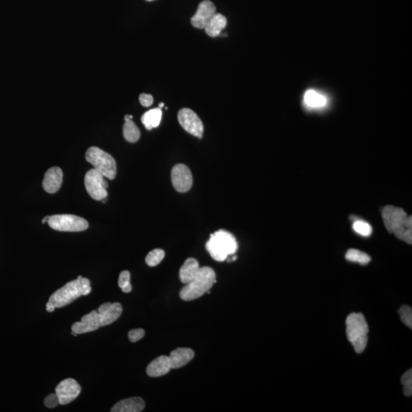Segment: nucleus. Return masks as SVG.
<instances>
[{"mask_svg":"<svg viewBox=\"0 0 412 412\" xmlns=\"http://www.w3.org/2000/svg\"><path fill=\"white\" fill-rule=\"evenodd\" d=\"M146 1H149V2H150V1H153V0H146Z\"/></svg>","mask_w":412,"mask_h":412,"instance_id":"c9c22d12","label":"nucleus"},{"mask_svg":"<svg viewBox=\"0 0 412 412\" xmlns=\"http://www.w3.org/2000/svg\"><path fill=\"white\" fill-rule=\"evenodd\" d=\"M139 101L141 104L145 107H149L153 103V98L150 94L142 93L139 96Z\"/></svg>","mask_w":412,"mask_h":412,"instance_id":"2f4dec72","label":"nucleus"},{"mask_svg":"<svg viewBox=\"0 0 412 412\" xmlns=\"http://www.w3.org/2000/svg\"><path fill=\"white\" fill-rule=\"evenodd\" d=\"M48 223L52 229L68 232L85 231L89 227L88 222L86 219L73 214H54L49 216Z\"/></svg>","mask_w":412,"mask_h":412,"instance_id":"0eeeda50","label":"nucleus"},{"mask_svg":"<svg viewBox=\"0 0 412 412\" xmlns=\"http://www.w3.org/2000/svg\"><path fill=\"white\" fill-rule=\"evenodd\" d=\"M86 189L93 200L103 201L108 197V183L103 174L95 169L89 170L84 178Z\"/></svg>","mask_w":412,"mask_h":412,"instance_id":"6e6552de","label":"nucleus"},{"mask_svg":"<svg viewBox=\"0 0 412 412\" xmlns=\"http://www.w3.org/2000/svg\"><path fill=\"white\" fill-rule=\"evenodd\" d=\"M48 219H49V216H46V217L44 218L43 220H42V223L45 224V222H48Z\"/></svg>","mask_w":412,"mask_h":412,"instance_id":"72a5a7b5","label":"nucleus"},{"mask_svg":"<svg viewBox=\"0 0 412 412\" xmlns=\"http://www.w3.org/2000/svg\"><path fill=\"white\" fill-rule=\"evenodd\" d=\"M145 331L144 329H133L128 332V339L131 343H135L140 341L145 337Z\"/></svg>","mask_w":412,"mask_h":412,"instance_id":"c756f323","label":"nucleus"},{"mask_svg":"<svg viewBox=\"0 0 412 412\" xmlns=\"http://www.w3.org/2000/svg\"><path fill=\"white\" fill-rule=\"evenodd\" d=\"M145 408V402L141 397L128 398L119 401L113 407L112 412H141Z\"/></svg>","mask_w":412,"mask_h":412,"instance_id":"f3484780","label":"nucleus"},{"mask_svg":"<svg viewBox=\"0 0 412 412\" xmlns=\"http://www.w3.org/2000/svg\"><path fill=\"white\" fill-rule=\"evenodd\" d=\"M399 316L401 320L405 325L411 328L412 327V310L411 307L408 305H402L399 310Z\"/></svg>","mask_w":412,"mask_h":412,"instance_id":"cd10ccee","label":"nucleus"},{"mask_svg":"<svg viewBox=\"0 0 412 412\" xmlns=\"http://www.w3.org/2000/svg\"><path fill=\"white\" fill-rule=\"evenodd\" d=\"M163 112L161 108H155L145 112L142 117V122L146 129L152 130L158 128L162 119Z\"/></svg>","mask_w":412,"mask_h":412,"instance_id":"5701e85b","label":"nucleus"},{"mask_svg":"<svg viewBox=\"0 0 412 412\" xmlns=\"http://www.w3.org/2000/svg\"><path fill=\"white\" fill-rule=\"evenodd\" d=\"M62 182V170L59 167H52L45 173L42 186L48 193H55L61 188Z\"/></svg>","mask_w":412,"mask_h":412,"instance_id":"4468645a","label":"nucleus"},{"mask_svg":"<svg viewBox=\"0 0 412 412\" xmlns=\"http://www.w3.org/2000/svg\"><path fill=\"white\" fill-rule=\"evenodd\" d=\"M215 283L214 269L208 266L200 267L195 277L180 291V298L184 301L195 300L206 292L210 293V289Z\"/></svg>","mask_w":412,"mask_h":412,"instance_id":"7ed1b4c3","label":"nucleus"},{"mask_svg":"<svg viewBox=\"0 0 412 412\" xmlns=\"http://www.w3.org/2000/svg\"><path fill=\"white\" fill-rule=\"evenodd\" d=\"M55 308V307H54V305H51V304H50L49 302H48V303L46 304V309L47 311H48V312H52V311H54Z\"/></svg>","mask_w":412,"mask_h":412,"instance_id":"473e14b6","label":"nucleus"},{"mask_svg":"<svg viewBox=\"0 0 412 412\" xmlns=\"http://www.w3.org/2000/svg\"><path fill=\"white\" fill-rule=\"evenodd\" d=\"M131 275L127 270L122 271L119 277V286L125 293H129L132 290V286L130 283Z\"/></svg>","mask_w":412,"mask_h":412,"instance_id":"a878e982","label":"nucleus"},{"mask_svg":"<svg viewBox=\"0 0 412 412\" xmlns=\"http://www.w3.org/2000/svg\"><path fill=\"white\" fill-rule=\"evenodd\" d=\"M132 115H126L125 116V125L123 127L124 138L127 142L134 143L140 139V130L132 121Z\"/></svg>","mask_w":412,"mask_h":412,"instance_id":"4be33fe9","label":"nucleus"},{"mask_svg":"<svg viewBox=\"0 0 412 412\" xmlns=\"http://www.w3.org/2000/svg\"><path fill=\"white\" fill-rule=\"evenodd\" d=\"M402 383L404 387V393L405 396H411L412 394V371H407L402 377Z\"/></svg>","mask_w":412,"mask_h":412,"instance_id":"c85d7f7f","label":"nucleus"},{"mask_svg":"<svg viewBox=\"0 0 412 412\" xmlns=\"http://www.w3.org/2000/svg\"><path fill=\"white\" fill-rule=\"evenodd\" d=\"M164 103H160L159 108H161V109H162V108L164 107Z\"/></svg>","mask_w":412,"mask_h":412,"instance_id":"f704fd0d","label":"nucleus"},{"mask_svg":"<svg viewBox=\"0 0 412 412\" xmlns=\"http://www.w3.org/2000/svg\"><path fill=\"white\" fill-rule=\"evenodd\" d=\"M45 405L48 408H54L60 405L58 397L56 393L48 395L45 399Z\"/></svg>","mask_w":412,"mask_h":412,"instance_id":"7c9ffc66","label":"nucleus"},{"mask_svg":"<svg viewBox=\"0 0 412 412\" xmlns=\"http://www.w3.org/2000/svg\"><path fill=\"white\" fill-rule=\"evenodd\" d=\"M165 257V252L162 249H154L151 250L145 258L146 264L149 266H158Z\"/></svg>","mask_w":412,"mask_h":412,"instance_id":"393cba45","label":"nucleus"},{"mask_svg":"<svg viewBox=\"0 0 412 412\" xmlns=\"http://www.w3.org/2000/svg\"><path fill=\"white\" fill-rule=\"evenodd\" d=\"M91 290L90 281L88 279L80 276L76 280L69 282L51 295L48 302L56 308H62L81 296H87L90 293Z\"/></svg>","mask_w":412,"mask_h":412,"instance_id":"f03ea898","label":"nucleus"},{"mask_svg":"<svg viewBox=\"0 0 412 412\" xmlns=\"http://www.w3.org/2000/svg\"><path fill=\"white\" fill-rule=\"evenodd\" d=\"M173 187L179 192H186L192 188L193 179L190 170L184 164H176L171 171Z\"/></svg>","mask_w":412,"mask_h":412,"instance_id":"9b49d317","label":"nucleus"},{"mask_svg":"<svg viewBox=\"0 0 412 412\" xmlns=\"http://www.w3.org/2000/svg\"><path fill=\"white\" fill-rule=\"evenodd\" d=\"M236 237L225 230H219L211 234L206 243V249L214 261L223 262L238 250Z\"/></svg>","mask_w":412,"mask_h":412,"instance_id":"20e7f679","label":"nucleus"},{"mask_svg":"<svg viewBox=\"0 0 412 412\" xmlns=\"http://www.w3.org/2000/svg\"><path fill=\"white\" fill-rule=\"evenodd\" d=\"M97 311L103 316V327L115 322L122 313V306L119 302H106L99 307Z\"/></svg>","mask_w":412,"mask_h":412,"instance_id":"2eb2a0df","label":"nucleus"},{"mask_svg":"<svg viewBox=\"0 0 412 412\" xmlns=\"http://www.w3.org/2000/svg\"><path fill=\"white\" fill-rule=\"evenodd\" d=\"M81 387L72 378L66 379L57 385L55 393L58 397L60 405H67L74 401L81 394Z\"/></svg>","mask_w":412,"mask_h":412,"instance_id":"9d476101","label":"nucleus"},{"mask_svg":"<svg viewBox=\"0 0 412 412\" xmlns=\"http://www.w3.org/2000/svg\"><path fill=\"white\" fill-rule=\"evenodd\" d=\"M216 13V7L210 0H204L199 5L195 15L191 18L192 26L199 29H204L208 22Z\"/></svg>","mask_w":412,"mask_h":412,"instance_id":"ddd939ff","label":"nucleus"},{"mask_svg":"<svg viewBox=\"0 0 412 412\" xmlns=\"http://www.w3.org/2000/svg\"><path fill=\"white\" fill-rule=\"evenodd\" d=\"M103 327V316L98 311H92L89 314L83 316L81 322H75L72 325V332L81 335L94 331L100 327Z\"/></svg>","mask_w":412,"mask_h":412,"instance_id":"f8f14e48","label":"nucleus"},{"mask_svg":"<svg viewBox=\"0 0 412 412\" xmlns=\"http://www.w3.org/2000/svg\"><path fill=\"white\" fill-rule=\"evenodd\" d=\"M227 18L225 15L215 13L207 23L205 31L210 37H215L220 35L222 30L226 27Z\"/></svg>","mask_w":412,"mask_h":412,"instance_id":"6ab92c4d","label":"nucleus"},{"mask_svg":"<svg viewBox=\"0 0 412 412\" xmlns=\"http://www.w3.org/2000/svg\"><path fill=\"white\" fill-rule=\"evenodd\" d=\"M195 353L190 348L183 347L173 350L169 356L171 369L183 367L193 359Z\"/></svg>","mask_w":412,"mask_h":412,"instance_id":"a211bd4d","label":"nucleus"},{"mask_svg":"<svg viewBox=\"0 0 412 412\" xmlns=\"http://www.w3.org/2000/svg\"><path fill=\"white\" fill-rule=\"evenodd\" d=\"M346 325L347 338L354 350L357 354L363 353L367 345L369 331L364 316L360 313H352L347 317Z\"/></svg>","mask_w":412,"mask_h":412,"instance_id":"39448f33","label":"nucleus"},{"mask_svg":"<svg viewBox=\"0 0 412 412\" xmlns=\"http://www.w3.org/2000/svg\"><path fill=\"white\" fill-rule=\"evenodd\" d=\"M179 122L182 128L192 135L202 139L204 131L203 122L192 109L184 108L178 112Z\"/></svg>","mask_w":412,"mask_h":412,"instance_id":"1a4fd4ad","label":"nucleus"},{"mask_svg":"<svg viewBox=\"0 0 412 412\" xmlns=\"http://www.w3.org/2000/svg\"><path fill=\"white\" fill-rule=\"evenodd\" d=\"M86 160L94 169L109 180L116 176L117 167L115 159L109 153L97 147H91L86 153Z\"/></svg>","mask_w":412,"mask_h":412,"instance_id":"423d86ee","label":"nucleus"},{"mask_svg":"<svg viewBox=\"0 0 412 412\" xmlns=\"http://www.w3.org/2000/svg\"><path fill=\"white\" fill-rule=\"evenodd\" d=\"M327 98L314 89L307 91L304 95V103L310 109H320L327 104Z\"/></svg>","mask_w":412,"mask_h":412,"instance_id":"412c9836","label":"nucleus"},{"mask_svg":"<svg viewBox=\"0 0 412 412\" xmlns=\"http://www.w3.org/2000/svg\"><path fill=\"white\" fill-rule=\"evenodd\" d=\"M198 261L194 258H188L180 269V279L182 283H189L197 275L200 269Z\"/></svg>","mask_w":412,"mask_h":412,"instance_id":"aec40b11","label":"nucleus"},{"mask_svg":"<svg viewBox=\"0 0 412 412\" xmlns=\"http://www.w3.org/2000/svg\"><path fill=\"white\" fill-rule=\"evenodd\" d=\"M171 369L168 356H161L147 366L146 372L150 377H160L168 374Z\"/></svg>","mask_w":412,"mask_h":412,"instance_id":"dca6fc26","label":"nucleus"},{"mask_svg":"<svg viewBox=\"0 0 412 412\" xmlns=\"http://www.w3.org/2000/svg\"><path fill=\"white\" fill-rule=\"evenodd\" d=\"M353 228L355 232L360 236L368 237L372 232V227L367 222L362 220H357L353 224Z\"/></svg>","mask_w":412,"mask_h":412,"instance_id":"bb28decb","label":"nucleus"},{"mask_svg":"<svg viewBox=\"0 0 412 412\" xmlns=\"http://www.w3.org/2000/svg\"><path fill=\"white\" fill-rule=\"evenodd\" d=\"M383 220L387 231L407 244L412 243V219L402 208L387 206L383 208Z\"/></svg>","mask_w":412,"mask_h":412,"instance_id":"f257e3e1","label":"nucleus"},{"mask_svg":"<svg viewBox=\"0 0 412 412\" xmlns=\"http://www.w3.org/2000/svg\"><path fill=\"white\" fill-rule=\"evenodd\" d=\"M346 259L350 262L358 263L361 265H366L371 261L370 257L367 253L356 249H350L347 252Z\"/></svg>","mask_w":412,"mask_h":412,"instance_id":"b1692460","label":"nucleus"}]
</instances>
